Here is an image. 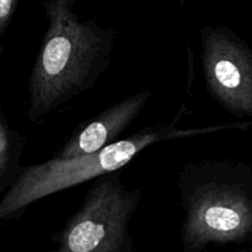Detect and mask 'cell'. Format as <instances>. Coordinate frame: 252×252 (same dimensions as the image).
<instances>
[{"label":"cell","mask_w":252,"mask_h":252,"mask_svg":"<svg viewBox=\"0 0 252 252\" xmlns=\"http://www.w3.org/2000/svg\"><path fill=\"white\" fill-rule=\"evenodd\" d=\"M47 27L27 84L26 117L38 123L89 91L111 65L117 31L96 20L83 21L75 0L42 4Z\"/></svg>","instance_id":"cell-1"},{"label":"cell","mask_w":252,"mask_h":252,"mask_svg":"<svg viewBox=\"0 0 252 252\" xmlns=\"http://www.w3.org/2000/svg\"><path fill=\"white\" fill-rule=\"evenodd\" d=\"M184 218V252L211 245L245 243L252 238V166L243 161L204 160L177 174Z\"/></svg>","instance_id":"cell-2"},{"label":"cell","mask_w":252,"mask_h":252,"mask_svg":"<svg viewBox=\"0 0 252 252\" xmlns=\"http://www.w3.org/2000/svg\"><path fill=\"white\" fill-rule=\"evenodd\" d=\"M182 107L166 125L144 127L139 132L117 140L95 154L71 160L49 159L20 169L12 184L0 199V223L20 218L34 202L69 189L90 180L115 174L127 166L140 152L159 142L208 134L233 126L180 128Z\"/></svg>","instance_id":"cell-3"},{"label":"cell","mask_w":252,"mask_h":252,"mask_svg":"<svg viewBox=\"0 0 252 252\" xmlns=\"http://www.w3.org/2000/svg\"><path fill=\"white\" fill-rule=\"evenodd\" d=\"M140 199L142 191L128 189L120 172L95 180L48 252H134L129 225Z\"/></svg>","instance_id":"cell-4"},{"label":"cell","mask_w":252,"mask_h":252,"mask_svg":"<svg viewBox=\"0 0 252 252\" xmlns=\"http://www.w3.org/2000/svg\"><path fill=\"white\" fill-rule=\"evenodd\" d=\"M201 64L212 97L230 115L252 118V48L228 26L199 27Z\"/></svg>","instance_id":"cell-5"},{"label":"cell","mask_w":252,"mask_h":252,"mask_svg":"<svg viewBox=\"0 0 252 252\" xmlns=\"http://www.w3.org/2000/svg\"><path fill=\"white\" fill-rule=\"evenodd\" d=\"M153 91L143 89L108 106L88 122L79 126L53 157L57 160H71L95 154L103 148L116 143L138 118Z\"/></svg>","instance_id":"cell-6"},{"label":"cell","mask_w":252,"mask_h":252,"mask_svg":"<svg viewBox=\"0 0 252 252\" xmlns=\"http://www.w3.org/2000/svg\"><path fill=\"white\" fill-rule=\"evenodd\" d=\"M19 1L17 0H0V56L2 54L1 38L6 32L7 27L11 24V20L16 12Z\"/></svg>","instance_id":"cell-7"},{"label":"cell","mask_w":252,"mask_h":252,"mask_svg":"<svg viewBox=\"0 0 252 252\" xmlns=\"http://www.w3.org/2000/svg\"><path fill=\"white\" fill-rule=\"evenodd\" d=\"M11 184H12V180L10 179V177H7L6 175H4L0 172V192H1L2 189H6V187L9 189V186Z\"/></svg>","instance_id":"cell-8"},{"label":"cell","mask_w":252,"mask_h":252,"mask_svg":"<svg viewBox=\"0 0 252 252\" xmlns=\"http://www.w3.org/2000/svg\"><path fill=\"white\" fill-rule=\"evenodd\" d=\"M236 252H252V249H246V250H240V251H236Z\"/></svg>","instance_id":"cell-9"}]
</instances>
